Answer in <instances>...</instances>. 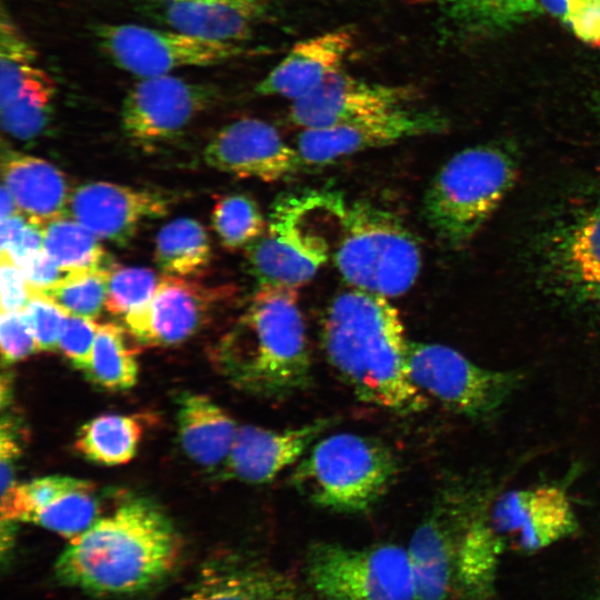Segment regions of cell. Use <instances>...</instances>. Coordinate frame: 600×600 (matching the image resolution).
<instances>
[{
  "label": "cell",
  "mask_w": 600,
  "mask_h": 600,
  "mask_svg": "<svg viewBox=\"0 0 600 600\" xmlns=\"http://www.w3.org/2000/svg\"><path fill=\"white\" fill-rule=\"evenodd\" d=\"M43 227L28 220L17 240L0 256L10 259L19 268H23L43 250Z\"/></svg>",
  "instance_id": "cell-43"
},
{
  "label": "cell",
  "mask_w": 600,
  "mask_h": 600,
  "mask_svg": "<svg viewBox=\"0 0 600 600\" xmlns=\"http://www.w3.org/2000/svg\"><path fill=\"white\" fill-rule=\"evenodd\" d=\"M28 219L18 213L1 220L0 227V251L4 252L17 240L23 228L26 227Z\"/></svg>",
  "instance_id": "cell-44"
},
{
  "label": "cell",
  "mask_w": 600,
  "mask_h": 600,
  "mask_svg": "<svg viewBox=\"0 0 600 600\" xmlns=\"http://www.w3.org/2000/svg\"><path fill=\"white\" fill-rule=\"evenodd\" d=\"M212 226L229 250L246 248L263 234L267 221L257 201L243 193L219 197L212 209Z\"/></svg>",
  "instance_id": "cell-33"
},
{
  "label": "cell",
  "mask_w": 600,
  "mask_h": 600,
  "mask_svg": "<svg viewBox=\"0 0 600 600\" xmlns=\"http://www.w3.org/2000/svg\"><path fill=\"white\" fill-rule=\"evenodd\" d=\"M90 481L66 476H49L17 484L1 497V520L23 521L36 511L60 497L80 489L91 488Z\"/></svg>",
  "instance_id": "cell-35"
},
{
  "label": "cell",
  "mask_w": 600,
  "mask_h": 600,
  "mask_svg": "<svg viewBox=\"0 0 600 600\" xmlns=\"http://www.w3.org/2000/svg\"><path fill=\"white\" fill-rule=\"evenodd\" d=\"M596 600H600V593H599V596L597 597V599H596Z\"/></svg>",
  "instance_id": "cell-46"
},
{
  "label": "cell",
  "mask_w": 600,
  "mask_h": 600,
  "mask_svg": "<svg viewBox=\"0 0 600 600\" xmlns=\"http://www.w3.org/2000/svg\"><path fill=\"white\" fill-rule=\"evenodd\" d=\"M328 426L329 419H318L283 430L238 427L231 450L223 462L224 472L230 478L249 483L269 482L300 461Z\"/></svg>",
  "instance_id": "cell-23"
},
{
  "label": "cell",
  "mask_w": 600,
  "mask_h": 600,
  "mask_svg": "<svg viewBox=\"0 0 600 600\" xmlns=\"http://www.w3.org/2000/svg\"><path fill=\"white\" fill-rule=\"evenodd\" d=\"M22 311L39 350L59 349L60 338L69 313L49 298L40 294H32Z\"/></svg>",
  "instance_id": "cell-38"
},
{
  "label": "cell",
  "mask_w": 600,
  "mask_h": 600,
  "mask_svg": "<svg viewBox=\"0 0 600 600\" xmlns=\"http://www.w3.org/2000/svg\"><path fill=\"white\" fill-rule=\"evenodd\" d=\"M168 201L158 193L97 181L71 192L68 216L99 239L126 246L146 219L163 217Z\"/></svg>",
  "instance_id": "cell-21"
},
{
  "label": "cell",
  "mask_w": 600,
  "mask_h": 600,
  "mask_svg": "<svg viewBox=\"0 0 600 600\" xmlns=\"http://www.w3.org/2000/svg\"><path fill=\"white\" fill-rule=\"evenodd\" d=\"M168 29L243 46L267 18L271 0H132Z\"/></svg>",
  "instance_id": "cell-20"
},
{
  "label": "cell",
  "mask_w": 600,
  "mask_h": 600,
  "mask_svg": "<svg viewBox=\"0 0 600 600\" xmlns=\"http://www.w3.org/2000/svg\"><path fill=\"white\" fill-rule=\"evenodd\" d=\"M96 487L71 491L33 512L26 522L36 523L64 538L84 532L99 517Z\"/></svg>",
  "instance_id": "cell-34"
},
{
  "label": "cell",
  "mask_w": 600,
  "mask_h": 600,
  "mask_svg": "<svg viewBox=\"0 0 600 600\" xmlns=\"http://www.w3.org/2000/svg\"><path fill=\"white\" fill-rule=\"evenodd\" d=\"M542 267L557 291L574 301L600 306V198L548 232Z\"/></svg>",
  "instance_id": "cell-16"
},
{
  "label": "cell",
  "mask_w": 600,
  "mask_h": 600,
  "mask_svg": "<svg viewBox=\"0 0 600 600\" xmlns=\"http://www.w3.org/2000/svg\"><path fill=\"white\" fill-rule=\"evenodd\" d=\"M0 292L1 311H21L32 296L22 269L6 257L0 262Z\"/></svg>",
  "instance_id": "cell-41"
},
{
  "label": "cell",
  "mask_w": 600,
  "mask_h": 600,
  "mask_svg": "<svg viewBox=\"0 0 600 600\" xmlns=\"http://www.w3.org/2000/svg\"><path fill=\"white\" fill-rule=\"evenodd\" d=\"M93 36L117 68L140 79L221 64L243 52L240 44L136 23H101Z\"/></svg>",
  "instance_id": "cell-10"
},
{
  "label": "cell",
  "mask_w": 600,
  "mask_h": 600,
  "mask_svg": "<svg viewBox=\"0 0 600 600\" xmlns=\"http://www.w3.org/2000/svg\"><path fill=\"white\" fill-rule=\"evenodd\" d=\"M447 30L462 39L507 31L542 12L537 0H439Z\"/></svg>",
  "instance_id": "cell-27"
},
{
  "label": "cell",
  "mask_w": 600,
  "mask_h": 600,
  "mask_svg": "<svg viewBox=\"0 0 600 600\" xmlns=\"http://www.w3.org/2000/svg\"><path fill=\"white\" fill-rule=\"evenodd\" d=\"M517 172V159L503 146L481 144L458 152L427 188L422 213L428 226L446 244H466L510 191Z\"/></svg>",
  "instance_id": "cell-5"
},
{
  "label": "cell",
  "mask_w": 600,
  "mask_h": 600,
  "mask_svg": "<svg viewBox=\"0 0 600 600\" xmlns=\"http://www.w3.org/2000/svg\"><path fill=\"white\" fill-rule=\"evenodd\" d=\"M354 44L349 28L333 29L296 43L288 54L256 86L260 96L301 99L314 91L342 64Z\"/></svg>",
  "instance_id": "cell-24"
},
{
  "label": "cell",
  "mask_w": 600,
  "mask_h": 600,
  "mask_svg": "<svg viewBox=\"0 0 600 600\" xmlns=\"http://www.w3.org/2000/svg\"><path fill=\"white\" fill-rule=\"evenodd\" d=\"M398 473V458L381 440L339 432L310 447L296 466L291 482L319 508L360 513L384 497Z\"/></svg>",
  "instance_id": "cell-4"
},
{
  "label": "cell",
  "mask_w": 600,
  "mask_h": 600,
  "mask_svg": "<svg viewBox=\"0 0 600 600\" xmlns=\"http://www.w3.org/2000/svg\"><path fill=\"white\" fill-rule=\"evenodd\" d=\"M204 162L219 171L276 182L292 176L302 163L274 127L256 118H242L221 128L203 151Z\"/></svg>",
  "instance_id": "cell-18"
},
{
  "label": "cell",
  "mask_w": 600,
  "mask_h": 600,
  "mask_svg": "<svg viewBox=\"0 0 600 600\" xmlns=\"http://www.w3.org/2000/svg\"><path fill=\"white\" fill-rule=\"evenodd\" d=\"M333 192L301 190L277 197L266 231L244 248L248 270L258 286L298 289L327 262L330 243L313 222Z\"/></svg>",
  "instance_id": "cell-7"
},
{
  "label": "cell",
  "mask_w": 600,
  "mask_h": 600,
  "mask_svg": "<svg viewBox=\"0 0 600 600\" xmlns=\"http://www.w3.org/2000/svg\"><path fill=\"white\" fill-rule=\"evenodd\" d=\"M31 289V294L52 287L68 272L63 271L44 251L37 253L21 268Z\"/></svg>",
  "instance_id": "cell-42"
},
{
  "label": "cell",
  "mask_w": 600,
  "mask_h": 600,
  "mask_svg": "<svg viewBox=\"0 0 600 600\" xmlns=\"http://www.w3.org/2000/svg\"><path fill=\"white\" fill-rule=\"evenodd\" d=\"M447 119L434 110L404 107L369 119L303 129L297 151L304 166L320 167L342 157L444 131Z\"/></svg>",
  "instance_id": "cell-15"
},
{
  "label": "cell",
  "mask_w": 600,
  "mask_h": 600,
  "mask_svg": "<svg viewBox=\"0 0 600 600\" xmlns=\"http://www.w3.org/2000/svg\"><path fill=\"white\" fill-rule=\"evenodd\" d=\"M1 174L3 184L29 221L44 226L68 216L71 192L67 178L50 162L14 150H3Z\"/></svg>",
  "instance_id": "cell-25"
},
{
  "label": "cell",
  "mask_w": 600,
  "mask_h": 600,
  "mask_svg": "<svg viewBox=\"0 0 600 600\" xmlns=\"http://www.w3.org/2000/svg\"><path fill=\"white\" fill-rule=\"evenodd\" d=\"M142 431L143 426L134 416L102 414L79 429L74 448L90 461L123 464L134 457Z\"/></svg>",
  "instance_id": "cell-29"
},
{
  "label": "cell",
  "mask_w": 600,
  "mask_h": 600,
  "mask_svg": "<svg viewBox=\"0 0 600 600\" xmlns=\"http://www.w3.org/2000/svg\"><path fill=\"white\" fill-rule=\"evenodd\" d=\"M412 99L411 89L369 82L341 69L311 93L292 101L289 118L303 129L332 127L408 107Z\"/></svg>",
  "instance_id": "cell-19"
},
{
  "label": "cell",
  "mask_w": 600,
  "mask_h": 600,
  "mask_svg": "<svg viewBox=\"0 0 600 600\" xmlns=\"http://www.w3.org/2000/svg\"><path fill=\"white\" fill-rule=\"evenodd\" d=\"M489 522L504 547L536 552L578 530V520L567 491L542 483L508 490L493 498Z\"/></svg>",
  "instance_id": "cell-13"
},
{
  "label": "cell",
  "mask_w": 600,
  "mask_h": 600,
  "mask_svg": "<svg viewBox=\"0 0 600 600\" xmlns=\"http://www.w3.org/2000/svg\"><path fill=\"white\" fill-rule=\"evenodd\" d=\"M321 342L330 366L361 401L400 414L427 408L409 376L410 341L388 298L356 288L341 292L323 316Z\"/></svg>",
  "instance_id": "cell-2"
},
{
  "label": "cell",
  "mask_w": 600,
  "mask_h": 600,
  "mask_svg": "<svg viewBox=\"0 0 600 600\" xmlns=\"http://www.w3.org/2000/svg\"><path fill=\"white\" fill-rule=\"evenodd\" d=\"M138 350L131 346L121 326L102 323L96 336L91 360L83 372L87 378L108 390L132 388L139 374Z\"/></svg>",
  "instance_id": "cell-30"
},
{
  "label": "cell",
  "mask_w": 600,
  "mask_h": 600,
  "mask_svg": "<svg viewBox=\"0 0 600 600\" xmlns=\"http://www.w3.org/2000/svg\"><path fill=\"white\" fill-rule=\"evenodd\" d=\"M211 258L208 232L194 219H176L157 236L154 261L163 274L192 279L204 273Z\"/></svg>",
  "instance_id": "cell-28"
},
{
  "label": "cell",
  "mask_w": 600,
  "mask_h": 600,
  "mask_svg": "<svg viewBox=\"0 0 600 600\" xmlns=\"http://www.w3.org/2000/svg\"><path fill=\"white\" fill-rule=\"evenodd\" d=\"M229 293L223 287L163 274L152 299L123 318L127 331L144 346L181 343L212 319Z\"/></svg>",
  "instance_id": "cell-14"
},
{
  "label": "cell",
  "mask_w": 600,
  "mask_h": 600,
  "mask_svg": "<svg viewBox=\"0 0 600 600\" xmlns=\"http://www.w3.org/2000/svg\"><path fill=\"white\" fill-rule=\"evenodd\" d=\"M463 511L460 486L452 480L414 530L407 549L416 600H448L456 582L458 537Z\"/></svg>",
  "instance_id": "cell-17"
},
{
  "label": "cell",
  "mask_w": 600,
  "mask_h": 600,
  "mask_svg": "<svg viewBox=\"0 0 600 600\" xmlns=\"http://www.w3.org/2000/svg\"><path fill=\"white\" fill-rule=\"evenodd\" d=\"M210 357L217 371L247 393L279 400L303 390L311 380V356L298 289L258 286Z\"/></svg>",
  "instance_id": "cell-3"
},
{
  "label": "cell",
  "mask_w": 600,
  "mask_h": 600,
  "mask_svg": "<svg viewBox=\"0 0 600 600\" xmlns=\"http://www.w3.org/2000/svg\"><path fill=\"white\" fill-rule=\"evenodd\" d=\"M161 277L149 268L118 266L109 279L107 311L124 318L143 308L154 296Z\"/></svg>",
  "instance_id": "cell-36"
},
{
  "label": "cell",
  "mask_w": 600,
  "mask_h": 600,
  "mask_svg": "<svg viewBox=\"0 0 600 600\" xmlns=\"http://www.w3.org/2000/svg\"><path fill=\"white\" fill-rule=\"evenodd\" d=\"M21 213L10 190L2 183L0 190V217L4 220L14 214Z\"/></svg>",
  "instance_id": "cell-45"
},
{
  "label": "cell",
  "mask_w": 600,
  "mask_h": 600,
  "mask_svg": "<svg viewBox=\"0 0 600 600\" xmlns=\"http://www.w3.org/2000/svg\"><path fill=\"white\" fill-rule=\"evenodd\" d=\"M100 324L93 318L69 314L60 338L59 349L73 367L88 369Z\"/></svg>",
  "instance_id": "cell-39"
},
{
  "label": "cell",
  "mask_w": 600,
  "mask_h": 600,
  "mask_svg": "<svg viewBox=\"0 0 600 600\" xmlns=\"http://www.w3.org/2000/svg\"><path fill=\"white\" fill-rule=\"evenodd\" d=\"M0 348L7 363L20 361L39 351L23 311H1Z\"/></svg>",
  "instance_id": "cell-40"
},
{
  "label": "cell",
  "mask_w": 600,
  "mask_h": 600,
  "mask_svg": "<svg viewBox=\"0 0 600 600\" xmlns=\"http://www.w3.org/2000/svg\"><path fill=\"white\" fill-rule=\"evenodd\" d=\"M57 87L38 52L7 12L0 18V116L6 132L19 140L39 136L52 114Z\"/></svg>",
  "instance_id": "cell-11"
},
{
  "label": "cell",
  "mask_w": 600,
  "mask_h": 600,
  "mask_svg": "<svg viewBox=\"0 0 600 600\" xmlns=\"http://www.w3.org/2000/svg\"><path fill=\"white\" fill-rule=\"evenodd\" d=\"M117 267L68 272L52 287L34 294L49 298L69 314L94 319L106 308L109 279Z\"/></svg>",
  "instance_id": "cell-32"
},
{
  "label": "cell",
  "mask_w": 600,
  "mask_h": 600,
  "mask_svg": "<svg viewBox=\"0 0 600 600\" xmlns=\"http://www.w3.org/2000/svg\"><path fill=\"white\" fill-rule=\"evenodd\" d=\"M220 99L219 89L166 74L140 79L127 93L121 124L141 144L169 140Z\"/></svg>",
  "instance_id": "cell-12"
},
{
  "label": "cell",
  "mask_w": 600,
  "mask_h": 600,
  "mask_svg": "<svg viewBox=\"0 0 600 600\" xmlns=\"http://www.w3.org/2000/svg\"><path fill=\"white\" fill-rule=\"evenodd\" d=\"M408 371L422 393L477 422L496 418L526 377L521 370L481 367L449 346L431 342L409 343Z\"/></svg>",
  "instance_id": "cell-8"
},
{
  "label": "cell",
  "mask_w": 600,
  "mask_h": 600,
  "mask_svg": "<svg viewBox=\"0 0 600 600\" xmlns=\"http://www.w3.org/2000/svg\"><path fill=\"white\" fill-rule=\"evenodd\" d=\"M310 587L324 600H416L407 549L317 542L306 554Z\"/></svg>",
  "instance_id": "cell-9"
},
{
  "label": "cell",
  "mask_w": 600,
  "mask_h": 600,
  "mask_svg": "<svg viewBox=\"0 0 600 600\" xmlns=\"http://www.w3.org/2000/svg\"><path fill=\"white\" fill-rule=\"evenodd\" d=\"M181 551L168 514L147 498H128L70 540L53 574L60 584L90 594H136L168 578Z\"/></svg>",
  "instance_id": "cell-1"
},
{
  "label": "cell",
  "mask_w": 600,
  "mask_h": 600,
  "mask_svg": "<svg viewBox=\"0 0 600 600\" xmlns=\"http://www.w3.org/2000/svg\"><path fill=\"white\" fill-rule=\"evenodd\" d=\"M98 239L68 216L43 227V250L66 272L116 264Z\"/></svg>",
  "instance_id": "cell-31"
},
{
  "label": "cell",
  "mask_w": 600,
  "mask_h": 600,
  "mask_svg": "<svg viewBox=\"0 0 600 600\" xmlns=\"http://www.w3.org/2000/svg\"><path fill=\"white\" fill-rule=\"evenodd\" d=\"M333 260L353 288L393 298L406 293L421 269L413 233L392 212L367 201L347 206Z\"/></svg>",
  "instance_id": "cell-6"
},
{
  "label": "cell",
  "mask_w": 600,
  "mask_h": 600,
  "mask_svg": "<svg viewBox=\"0 0 600 600\" xmlns=\"http://www.w3.org/2000/svg\"><path fill=\"white\" fill-rule=\"evenodd\" d=\"M178 600H304L286 571L246 556L227 553L204 562Z\"/></svg>",
  "instance_id": "cell-22"
},
{
  "label": "cell",
  "mask_w": 600,
  "mask_h": 600,
  "mask_svg": "<svg viewBox=\"0 0 600 600\" xmlns=\"http://www.w3.org/2000/svg\"><path fill=\"white\" fill-rule=\"evenodd\" d=\"M580 40L600 47V0H537Z\"/></svg>",
  "instance_id": "cell-37"
},
{
  "label": "cell",
  "mask_w": 600,
  "mask_h": 600,
  "mask_svg": "<svg viewBox=\"0 0 600 600\" xmlns=\"http://www.w3.org/2000/svg\"><path fill=\"white\" fill-rule=\"evenodd\" d=\"M178 433L186 454L213 467L224 462L238 427L230 414L209 397L184 392L178 399Z\"/></svg>",
  "instance_id": "cell-26"
}]
</instances>
